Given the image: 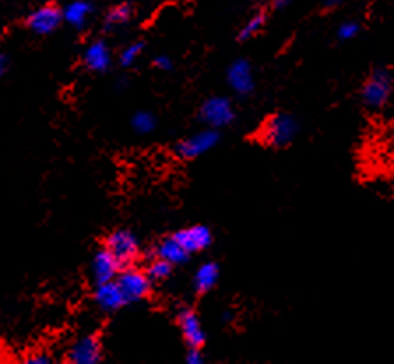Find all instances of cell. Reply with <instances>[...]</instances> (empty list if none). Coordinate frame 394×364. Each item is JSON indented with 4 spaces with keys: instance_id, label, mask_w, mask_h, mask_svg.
I'll return each instance as SVG.
<instances>
[{
    "instance_id": "obj_9",
    "label": "cell",
    "mask_w": 394,
    "mask_h": 364,
    "mask_svg": "<svg viewBox=\"0 0 394 364\" xmlns=\"http://www.w3.org/2000/svg\"><path fill=\"white\" fill-rule=\"evenodd\" d=\"M93 301L102 312H118L122 306H125L127 297L123 294L122 287L118 285L116 280H111V282L101 283V285H95V292H93Z\"/></svg>"
},
{
    "instance_id": "obj_11",
    "label": "cell",
    "mask_w": 394,
    "mask_h": 364,
    "mask_svg": "<svg viewBox=\"0 0 394 364\" xmlns=\"http://www.w3.org/2000/svg\"><path fill=\"white\" fill-rule=\"evenodd\" d=\"M178 326L189 349H203V345L206 343V335L201 320L194 310L183 308L178 313Z\"/></svg>"
},
{
    "instance_id": "obj_21",
    "label": "cell",
    "mask_w": 394,
    "mask_h": 364,
    "mask_svg": "<svg viewBox=\"0 0 394 364\" xmlns=\"http://www.w3.org/2000/svg\"><path fill=\"white\" fill-rule=\"evenodd\" d=\"M262 26H265V15L252 16V18L245 23V26L239 30L238 41H249V39H252L253 35L259 34Z\"/></svg>"
},
{
    "instance_id": "obj_26",
    "label": "cell",
    "mask_w": 394,
    "mask_h": 364,
    "mask_svg": "<svg viewBox=\"0 0 394 364\" xmlns=\"http://www.w3.org/2000/svg\"><path fill=\"white\" fill-rule=\"evenodd\" d=\"M52 361V357H48L46 354H38V357H26L29 364H49Z\"/></svg>"
},
{
    "instance_id": "obj_4",
    "label": "cell",
    "mask_w": 394,
    "mask_h": 364,
    "mask_svg": "<svg viewBox=\"0 0 394 364\" xmlns=\"http://www.w3.org/2000/svg\"><path fill=\"white\" fill-rule=\"evenodd\" d=\"M104 248H108L120 260L123 268L130 266L139 255L138 238H136L134 232L127 229L113 230L111 235L104 239Z\"/></svg>"
},
{
    "instance_id": "obj_25",
    "label": "cell",
    "mask_w": 394,
    "mask_h": 364,
    "mask_svg": "<svg viewBox=\"0 0 394 364\" xmlns=\"http://www.w3.org/2000/svg\"><path fill=\"white\" fill-rule=\"evenodd\" d=\"M185 361L189 364H201L203 361H205V357H203L201 354V349H190L189 354H187Z\"/></svg>"
},
{
    "instance_id": "obj_10",
    "label": "cell",
    "mask_w": 394,
    "mask_h": 364,
    "mask_svg": "<svg viewBox=\"0 0 394 364\" xmlns=\"http://www.w3.org/2000/svg\"><path fill=\"white\" fill-rule=\"evenodd\" d=\"M68 361L72 364H97L102 361V345L97 336H85L69 349Z\"/></svg>"
},
{
    "instance_id": "obj_1",
    "label": "cell",
    "mask_w": 394,
    "mask_h": 364,
    "mask_svg": "<svg viewBox=\"0 0 394 364\" xmlns=\"http://www.w3.org/2000/svg\"><path fill=\"white\" fill-rule=\"evenodd\" d=\"M298 120L292 115L276 113L265 122L260 129V139L266 146H271V148H285L298 136Z\"/></svg>"
},
{
    "instance_id": "obj_7",
    "label": "cell",
    "mask_w": 394,
    "mask_h": 364,
    "mask_svg": "<svg viewBox=\"0 0 394 364\" xmlns=\"http://www.w3.org/2000/svg\"><path fill=\"white\" fill-rule=\"evenodd\" d=\"M63 22V9H60L55 4H46L42 8L36 9L26 18V26H29L34 34L48 35L55 32Z\"/></svg>"
},
{
    "instance_id": "obj_5",
    "label": "cell",
    "mask_w": 394,
    "mask_h": 364,
    "mask_svg": "<svg viewBox=\"0 0 394 364\" xmlns=\"http://www.w3.org/2000/svg\"><path fill=\"white\" fill-rule=\"evenodd\" d=\"M116 282H118V285L122 287L127 301L136 303V301H141V299H145V297L148 296L150 290H152L153 280L150 278L146 271L127 266V268H123L122 271H120Z\"/></svg>"
},
{
    "instance_id": "obj_6",
    "label": "cell",
    "mask_w": 394,
    "mask_h": 364,
    "mask_svg": "<svg viewBox=\"0 0 394 364\" xmlns=\"http://www.w3.org/2000/svg\"><path fill=\"white\" fill-rule=\"evenodd\" d=\"M199 116L203 122L213 129H222L227 127L235 120V109L229 99L226 97H210L203 102L201 109H199Z\"/></svg>"
},
{
    "instance_id": "obj_24",
    "label": "cell",
    "mask_w": 394,
    "mask_h": 364,
    "mask_svg": "<svg viewBox=\"0 0 394 364\" xmlns=\"http://www.w3.org/2000/svg\"><path fill=\"white\" fill-rule=\"evenodd\" d=\"M153 65L160 71H169L173 68V62L168 55H159L155 60H153Z\"/></svg>"
},
{
    "instance_id": "obj_8",
    "label": "cell",
    "mask_w": 394,
    "mask_h": 364,
    "mask_svg": "<svg viewBox=\"0 0 394 364\" xmlns=\"http://www.w3.org/2000/svg\"><path fill=\"white\" fill-rule=\"evenodd\" d=\"M122 269H123V266L120 264V260L116 259V257L113 255L108 248L99 250V252L93 255L92 266H90L92 280L95 285H101V283L116 280Z\"/></svg>"
},
{
    "instance_id": "obj_14",
    "label": "cell",
    "mask_w": 394,
    "mask_h": 364,
    "mask_svg": "<svg viewBox=\"0 0 394 364\" xmlns=\"http://www.w3.org/2000/svg\"><path fill=\"white\" fill-rule=\"evenodd\" d=\"M83 63L92 72H106L111 65V52L104 41H93L83 53Z\"/></svg>"
},
{
    "instance_id": "obj_19",
    "label": "cell",
    "mask_w": 394,
    "mask_h": 364,
    "mask_svg": "<svg viewBox=\"0 0 394 364\" xmlns=\"http://www.w3.org/2000/svg\"><path fill=\"white\" fill-rule=\"evenodd\" d=\"M132 129L138 132V134H150L153 129L157 127V118L153 116V113L150 111H138L132 116Z\"/></svg>"
},
{
    "instance_id": "obj_17",
    "label": "cell",
    "mask_w": 394,
    "mask_h": 364,
    "mask_svg": "<svg viewBox=\"0 0 394 364\" xmlns=\"http://www.w3.org/2000/svg\"><path fill=\"white\" fill-rule=\"evenodd\" d=\"M190 253L187 252L182 246V243L175 238V236H169V238L162 239L160 245L157 246V257H162V259L169 260L171 264L178 266L189 260Z\"/></svg>"
},
{
    "instance_id": "obj_29",
    "label": "cell",
    "mask_w": 394,
    "mask_h": 364,
    "mask_svg": "<svg viewBox=\"0 0 394 364\" xmlns=\"http://www.w3.org/2000/svg\"><path fill=\"white\" fill-rule=\"evenodd\" d=\"M340 4V0H324V6L326 8H335V6Z\"/></svg>"
},
{
    "instance_id": "obj_22",
    "label": "cell",
    "mask_w": 394,
    "mask_h": 364,
    "mask_svg": "<svg viewBox=\"0 0 394 364\" xmlns=\"http://www.w3.org/2000/svg\"><path fill=\"white\" fill-rule=\"evenodd\" d=\"M143 49H145V42H141V41L132 42L130 46H127V48L120 53V65H123V68H130V65H134L138 56L143 53Z\"/></svg>"
},
{
    "instance_id": "obj_16",
    "label": "cell",
    "mask_w": 394,
    "mask_h": 364,
    "mask_svg": "<svg viewBox=\"0 0 394 364\" xmlns=\"http://www.w3.org/2000/svg\"><path fill=\"white\" fill-rule=\"evenodd\" d=\"M220 276V268L216 262H205L199 266L194 275V289L197 294H206L216 285Z\"/></svg>"
},
{
    "instance_id": "obj_2",
    "label": "cell",
    "mask_w": 394,
    "mask_h": 364,
    "mask_svg": "<svg viewBox=\"0 0 394 364\" xmlns=\"http://www.w3.org/2000/svg\"><path fill=\"white\" fill-rule=\"evenodd\" d=\"M393 86L391 72L384 68L375 69L365 81V85H363V90H361V97H363V102H365L366 108L382 109L389 102L391 95H393Z\"/></svg>"
},
{
    "instance_id": "obj_27",
    "label": "cell",
    "mask_w": 394,
    "mask_h": 364,
    "mask_svg": "<svg viewBox=\"0 0 394 364\" xmlns=\"http://www.w3.org/2000/svg\"><path fill=\"white\" fill-rule=\"evenodd\" d=\"M8 71H9V56L2 55L0 56V74L2 76L8 74Z\"/></svg>"
},
{
    "instance_id": "obj_23",
    "label": "cell",
    "mask_w": 394,
    "mask_h": 364,
    "mask_svg": "<svg viewBox=\"0 0 394 364\" xmlns=\"http://www.w3.org/2000/svg\"><path fill=\"white\" fill-rule=\"evenodd\" d=\"M359 30H361L359 23L345 22L338 26V32H336V34H338V39H342V41H350V39L357 38Z\"/></svg>"
},
{
    "instance_id": "obj_3",
    "label": "cell",
    "mask_w": 394,
    "mask_h": 364,
    "mask_svg": "<svg viewBox=\"0 0 394 364\" xmlns=\"http://www.w3.org/2000/svg\"><path fill=\"white\" fill-rule=\"evenodd\" d=\"M219 130L213 129V127H208L206 130H201V132H197V134H192L189 136V138L176 143L175 153L180 159L192 160L197 159V157L205 155V153L210 152L212 148H215V146L219 145Z\"/></svg>"
},
{
    "instance_id": "obj_20",
    "label": "cell",
    "mask_w": 394,
    "mask_h": 364,
    "mask_svg": "<svg viewBox=\"0 0 394 364\" xmlns=\"http://www.w3.org/2000/svg\"><path fill=\"white\" fill-rule=\"evenodd\" d=\"M132 16V8L129 4H120L116 8L109 9L108 15H106V26H118L127 23Z\"/></svg>"
},
{
    "instance_id": "obj_28",
    "label": "cell",
    "mask_w": 394,
    "mask_h": 364,
    "mask_svg": "<svg viewBox=\"0 0 394 364\" xmlns=\"http://www.w3.org/2000/svg\"><path fill=\"white\" fill-rule=\"evenodd\" d=\"M292 0H273V6H275L276 9L280 8H285V6H289Z\"/></svg>"
},
{
    "instance_id": "obj_13",
    "label": "cell",
    "mask_w": 394,
    "mask_h": 364,
    "mask_svg": "<svg viewBox=\"0 0 394 364\" xmlns=\"http://www.w3.org/2000/svg\"><path fill=\"white\" fill-rule=\"evenodd\" d=\"M227 83L239 95H246V93L252 92L255 81H253L252 65H250L249 60L238 58L229 65V69H227Z\"/></svg>"
},
{
    "instance_id": "obj_15",
    "label": "cell",
    "mask_w": 394,
    "mask_h": 364,
    "mask_svg": "<svg viewBox=\"0 0 394 364\" xmlns=\"http://www.w3.org/2000/svg\"><path fill=\"white\" fill-rule=\"evenodd\" d=\"M93 13V6L86 0H72L63 8V22H68L74 29H83Z\"/></svg>"
},
{
    "instance_id": "obj_12",
    "label": "cell",
    "mask_w": 394,
    "mask_h": 364,
    "mask_svg": "<svg viewBox=\"0 0 394 364\" xmlns=\"http://www.w3.org/2000/svg\"><path fill=\"white\" fill-rule=\"evenodd\" d=\"M173 236L182 243V246L189 253L203 252V250L208 248L213 242L212 229L206 225H192L187 227V229H180L176 230Z\"/></svg>"
},
{
    "instance_id": "obj_18",
    "label": "cell",
    "mask_w": 394,
    "mask_h": 364,
    "mask_svg": "<svg viewBox=\"0 0 394 364\" xmlns=\"http://www.w3.org/2000/svg\"><path fill=\"white\" fill-rule=\"evenodd\" d=\"M173 266H175V264H171L169 260L162 259V257H157V259H153L152 262L148 264V268H146L145 271L148 273V276L153 282H160V280H166L171 275Z\"/></svg>"
}]
</instances>
